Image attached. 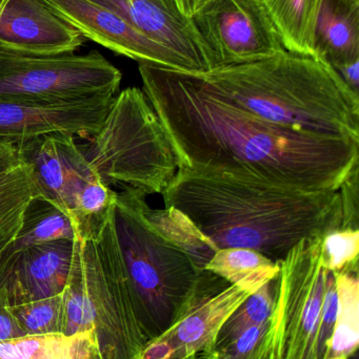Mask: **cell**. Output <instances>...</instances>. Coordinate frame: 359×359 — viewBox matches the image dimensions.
Here are the masks:
<instances>
[{"label":"cell","instance_id":"6da1fadb","mask_svg":"<svg viewBox=\"0 0 359 359\" xmlns=\"http://www.w3.org/2000/svg\"><path fill=\"white\" fill-rule=\"evenodd\" d=\"M138 71L178 168L332 191L359 163V143L270 123L209 94L185 72L143 62Z\"/></svg>","mask_w":359,"mask_h":359},{"label":"cell","instance_id":"7a4b0ae2","mask_svg":"<svg viewBox=\"0 0 359 359\" xmlns=\"http://www.w3.org/2000/svg\"><path fill=\"white\" fill-rule=\"evenodd\" d=\"M164 206L187 215L218 249L248 248L280 263L303 238L341 229L339 190L307 191L178 168Z\"/></svg>","mask_w":359,"mask_h":359},{"label":"cell","instance_id":"3957f363","mask_svg":"<svg viewBox=\"0 0 359 359\" xmlns=\"http://www.w3.org/2000/svg\"><path fill=\"white\" fill-rule=\"evenodd\" d=\"M192 75L209 94L270 123L359 143V95L322 59L284 50Z\"/></svg>","mask_w":359,"mask_h":359},{"label":"cell","instance_id":"277c9868","mask_svg":"<svg viewBox=\"0 0 359 359\" xmlns=\"http://www.w3.org/2000/svg\"><path fill=\"white\" fill-rule=\"evenodd\" d=\"M147 206V194L120 190L114 217L135 314L149 343L221 278L167 240L148 219Z\"/></svg>","mask_w":359,"mask_h":359},{"label":"cell","instance_id":"5b68a950","mask_svg":"<svg viewBox=\"0 0 359 359\" xmlns=\"http://www.w3.org/2000/svg\"><path fill=\"white\" fill-rule=\"evenodd\" d=\"M114 211L96 238L74 242L61 333L93 331L103 359H141L148 341L135 314Z\"/></svg>","mask_w":359,"mask_h":359},{"label":"cell","instance_id":"8992f818","mask_svg":"<svg viewBox=\"0 0 359 359\" xmlns=\"http://www.w3.org/2000/svg\"><path fill=\"white\" fill-rule=\"evenodd\" d=\"M88 141L82 151L110 188L162 194L178 170L166 130L138 88L116 95L98 132Z\"/></svg>","mask_w":359,"mask_h":359},{"label":"cell","instance_id":"52a82bcc","mask_svg":"<svg viewBox=\"0 0 359 359\" xmlns=\"http://www.w3.org/2000/svg\"><path fill=\"white\" fill-rule=\"evenodd\" d=\"M324 238H303L280 263L268 359H318V335L329 272L322 265Z\"/></svg>","mask_w":359,"mask_h":359},{"label":"cell","instance_id":"ba28073f","mask_svg":"<svg viewBox=\"0 0 359 359\" xmlns=\"http://www.w3.org/2000/svg\"><path fill=\"white\" fill-rule=\"evenodd\" d=\"M122 75L100 53L27 55L0 48V98L115 97Z\"/></svg>","mask_w":359,"mask_h":359},{"label":"cell","instance_id":"9c48e42d","mask_svg":"<svg viewBox=\"0 0 359 359\" xmlns=\"http://www.w3.org/2000/svg\"><path fill=\"white\" fill-rule=\"evenodd\" d=\"M192 20L215 69L263 60L286 50L261 0H213Z\"/></svg>","mask_w":359,"mask_h":359},{"label":"cell","instance_id":"30bf717a","mask_svg":"<svg viewBox=\"0 0 359 359\" xmlns=\"http://www.w3.org/2000/svg\"><path fill=\"white\" fill-rule=\"evenodd\" d=\"M115 97L74 101L0 98V139L22 141L63 133L90 140L100 128Z\"/></svg>","mask_w":359,"mask_h":359},{"label":"cell","instance_id":"8fae6325","mask_svg":"<svg viewBox=\"0 0 359 359\" xmlns=\"http://www.w3.org/2000/svg\"><path fill=\"white\" fill-rule=\"evenodd\" d=\"M16 142L21 161L31 168L42 196L71 217L82 190L91 182L100 180L76 137L52 133Z\"/></svg>","mask_w":359,"mask_h":359},{"label":"cell","instance_id":"7c38bea8","mask_svg":"<svg viewBox=\"0 0 359 359\" xmlns=\"http://www.w3.org/2000/svg\"><path fill=\"white\" fill-rule=\"evenodd\" d=\"M80 35L117 55L138 63H150L189 73L185 61L168 48L137 31L113 11L90 0H44Z\"/></svg>","mask_w":359,"mask_h":359},{"label":"cell","instance_id":"4fadbf2b","mask_svg":"<svg viewBox=\"0 0 359 359\" xmlns=\"http://www.w3.org/2000/svg\"><path fill=\"white\" fill-rule=\"evenodd\" d=\"M249 293L221 278L200 293L183 316L149 341L141 359H185L208 350L230 314Z\"/></svg>","mask_w":359,"mask_h":359},{"label":"cell","instance_id":"5bb4252c","mask_svg":"<svg viewBox=\"0 0 359 359\" xmlns=\"http://www.w3.org/2000/svg\"><path fill=\"white\" fill-rule=\"evenodd\" d=\"M119 15L143 35L181 57L189 73L215 69L192 18L176 0H90Z\"/></svg>","mask_w":359,"mask_h":359},{"label":"cell","instance_id":"9a60e30c","mask_svg":"<svg viewBox=\"0 0 359 359\" xmlns=\"http://www.w3.org/2000/svg\"><path fill=\"white\" fill-rule=\"evenodd\" d=\"M84 40L44 0H0V48L27 55L70 54Z\"/></svg>","mask_w":359,"mask_h":359},{"label":"cell","instance_id":"2e32d148","mask_svg":"<svg viewBox=\"0 0 359 359\" xmlns=\"http://www.w3.org/2000/svg\"><path fill=\"white\" fill-rule=\"evenodd\" d=\"M74 242L36 245L18 255L0 278L11 305L61 294L71 272Z\"/></svg>","mask_w":359,"mask_h":359},{"label":"cell","instance_id":"e0dca14e","mask_svg":"<svg viewBox=\"0 0 359 359\" xmlns=\"http://www.w3.org/2000/svg\"><path fill=\"white\" fill-rule=\"evenodd\" d=\"M314 55L331 67L359 58V0H322Z\"/></svg>","mask_w":359,"mask_h":359},{"label":"cell","instance_id":"ac0fdd59","mask_svg":"<svg viewBox=\"0 0 359 359\" xmlns=\"http://www.w3.org/2000/svg\"><path fill=\"white\" fill-rule=\"evenodd\" d=\"M59 240H76L71 219L46 196H35L27 205L22 224L14 242L0 259V278L22 251L36 245Z\"/></svg>","mask_w":359,"mask_h":359},{"label":"cell","instance_id":"d6986e66","mask_svg":"<svg viewBox=\"0 0 359 359\" xmlns=\"http://www.w3.org/2000/svg\"><path fill=\"white\" fill-rule=\"evenodd\" d=\"M0 359H103L93 331L25 335L0 341Z\"/></svg>","mask_w":359,"mask_h":359},{"label":"cell","instance_id":"ffe728a7","mask_svg":"<svg viewBox=\"0 0 359 359\" xmlns=\"http://www.w3.org/2000/svg\"><path fill=\"white\" fill-rule=\"evenodd\" d=\"M322 0H261L273 21L285 50L314 55V36Z\"/></svg>","mask_w":359,"mask_h":359},{"label":"cell","instance_id":"44dd1931","mask_svg":"<svg viewBox=\"0 0 359 359\" xmlns=\"http://www.w3.org/2000/svg\"><path fill=\"white\" fill-rule=\"evenodd\" d=\"M204 270L253 294L280 276V266L252 249L223 248L214 253Z\"/></svg>","mask_w":359,"mask_h":359},{"label":"cell","instance_id":"7402d4cb","mask_svg":"<svg viewBox=\"0 0 359 359\" xmlns=\"http://www.w3.org/2000/svg\"><path fill=\"white\" fill-rule=\"evenodd\" d=\"M40 194L31 168L23 162L0 177V259L18 234L27 205Z\"/></svg>","mask_w":359,"mask_h":359},{"label":"cell","instance_id":"603a6c76","mask_svg":"<svg viewBox=\"0 0 359 359\" xmlns=\"http://www.w3.org/2000/svg\"><path fill=\"white\" fill-rule=\"evenodd\" d=\"M337 312L327 359H346L359 347L358 269L335 273Z\"/></svg>","mask_w":359,"mask_h":359},{"label":"cell","instance_id":"cb8c5ba5","mask_svg":"<svg viewBox=\"0 0 359 359\" xmlns=\"http://www.w3.org/2000/svg\"><path fill=\"white\" fill-rule=\"evenodd\" d=\"M148 219L154 227L175 246L185 251L200 269H204L218 250L216 246L204 236L191 219L173 207L153 209L145 208Z\"/></svg>","mask_w":359,"mask_h":359},{"label":"cell","instance_id":"d4e9b609","mask_svg":"<svg viewBox=\"0 0 359 359\" xmlns=\"http://www.w3.org/2000/svg\"><path fill=\"white\" fill-rule=\"evenodd\" d=\"M278 285L280 276L263 285L256 292L249 295L225 320L213 345L227 343L242 331L271 320L278 299Z\"/></svg>","mask_w":359,"mask_h":359},{"label":"cell","instance_id":"484cf974","mask_svg":"<svg viewBox=\"0 0 359 359\" xmlns=\"http://www.w3.org/2000/svg\"><path fill=\"white\" fill-rule=\"evenodd\" d=\"M273 332V318L251 327L221 345L202 352L204 359H268Z\"/></svg>","mask_w":359,"mask_h":359},{"label":"cell","instance_id":"4316f807","mask_svg":"<svg viewBox=\"0 0 359 359\" xmlns=\"http://www.w3.org/2000/svg\"><path fill=\"white\" fill-rule=\"evenodd\" d=\"M25 335L59 334L63 328V293L12 305Z\"/></svg>","mask_w":359,"mask_h":359},{"label":"cell","instance_id":"83f0119b","mask_svg":"<svg viewBox=\"0 0 359 359\" xmlns=\"http://www.w3.org/2000/svg\"><path fill=\"white\" fill-rule=\"evenodd\" d=\"M359 230L337 229L322 241V265L334 273L358 269Z\"/></svg>","mask_w":359,"mask_h":359},{"label":"cell","instance_id":"f1b7e54d","mask_svg":"<svg viewBox=\"0 0 359 359\" xmlns=\"http://www.w3.org/2000/svg\"><path fill=\"white\" fill-rule=\"evenodd\" d=\"M358 172L359 164H356L339 189L341 196V229L359 230Z\"/></svg>","mask_w":359,"mask_h":359},{"label":"cell","instance_id":"f546056e","mask_svg":"<svg viewBox=\"0 0 359 359\" xmlns=\"http://www.w3.org/2000/svg\"><path fill=\"white\" fill-rule=\"evenodd\" d=\"M25 335L13 312L6 287L2 286L0 288V341L18 339Z\"/></svg>","mask_w":359,"mask_h":359},{"label":"cell","instance_id":"4dcf8cb0","mask_svg":"<svg viewBox=\"0 0 359 359\" xmlns=\"http://www.w3.org/2000/svg\"><path fill=\"white\" fill-rule=\"evenodd\" d=\"M16 141L0 139V177L21 163Z\"/></svg>","mask_w":359,"mask_h":359},{"label":"cell","instance_id":"1f68e13d","mask_svg":"<svg viewBox=\"0 0 359 359\" xmlns=\"http://www.w3.org/2000/svg\"><path fill=\"white\" fill-rule=\"evenodd\" d=\"M346 84L359 95V58L351 59L332 67Z\"/></svg>","mask_w":359,"mask_h":359},{"label":"cell","instance_id":"d6a6232c","mask_svg":"<svg viewBox=\"0 0 359 359\" xmlns=\"http://www.w3.org/2000/svg\"><path fill=\"white\" fill-rule=\"evenodd\" d=\"M211 1L213 0H176V4L185 16L192 18Z\"/></svg>","mask_w":359,"mask_h":359},{"label":"cell","instance_id":"836d02e7","mask_svg":"<svg viewBox=\"0 0 359 359\" xmlns=\"http://www.w3.org/2000/svg\"><path fill=\"white\" fill-rule=\"evenodd\" d=\"M346 359H359V349L354 351L353 353L350 354Z\"/></svg>","mask_w":359,"mask_h":359},{"label":"cell","instance_id":"e575fe53","mask_svg":"<svg viewBox=\"0 0 359 359\" xmlns=\"http://www.w3.org/2000/svg\"><path fill=\"white\" fill-rule=\"evenodd\" d=\"M185 359H198V358H197V355H192V356H189V358H187Z\"/></svg>","mask_w":359,"mask_h":359}]
</instances>
